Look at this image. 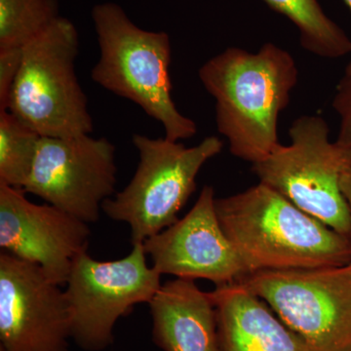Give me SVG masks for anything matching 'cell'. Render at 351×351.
Here are the masks:
<instances>
[{
  "instance_id": "2e32d148",
  "label": "cell",
  "mask_w": 351,
  "mask_h": 351,
  "mask_svg": "<svg viewBox=\"0 0 351 351\" xmlns=\"http://www.w3.org/2000/svg\"><path fill=\"white\" fill-rule=\"evenodd\" d=\"M40 138L13 113L0 110V184L24 189L34 169Z\"/></svg>"
},
{
  "instance_id": "7402d4cb",
  "label": "cell",
  "mask_w": 351,
  "mask_h": 351,
  "mask_svg": "<svg viewBox=\"0 0 351 351\" xmlns=\"http://www.w3.org/2000/svg\"><path fill=\"white\" fill-rule=\"evenodd\" d=\"M351 351V350H350Z\"/></svg>"
},
{
  "instance_id": "9c48e42d",
  "label": "cell",
  "mask_w": 351,
  "mask_h": 351,
  "mask_svg": "<svg viewBox=\"0 0 351 351\" xmlns=\"http://www.w3.org/2000/svg\"><path fill=\"white\" fill-rule=\"evenodd\" d=\"M117 149L90 134L41 137L38 156L23 191L84 223L100 219L103 204L115 195Z\"/></svg>"
},
{
  "instance_id": "4fadbf2b",
  "label": "cell",
  "mask_w": 351,
  "mask_h": 351,
  "mask_svg": "<svg viewBox=\"0 0 351 351\" xmlns=\"http://www.w3.org/2000/svg\"><path fill=\"white\" fill-rule=\"evenodd\" d=\"M152 341L163 351H221L216 308L195 280L162 284L149 304Z\"/></svg>"
},
{
  "instance_id": "6da1fadb",
  "label": "cell",
  "mask_w": 351,
  "mask_h": 351,
  "mask_svg": "<svg viewBox=\"0 0 351 351\" xmlns=\"http://www.w3.org/2000/svg\"><path fill=\"white\" fill-rule=\"evenodd\" d=\"M198 76L216 101L217 129L233 156L255 164L280 145L279 117L299 80L287 50L271 43L256 53L228 47L205 62Z\"/></svg>"
},
{
  "instance_id": "52a82bcc",
  "label": "cell",
  "mask_w": 351,
  "mask_h": 351,
  "mask_svg": "<svg viewBox=\"0 0 351 351\" xmlns=\"http://www.w3.org/2000/svg\"><path fill=\"white\" fill-rule=\"evenodd\" d=\"M126 257L95 260L76 256L64 289L71 318V339L84 351H103L114 341V328L136 306L152 302L161 285L147 263L143 243L132 244Z\"/></svg>"
},
{
  "instance_id": "ffe728a7",
  "label": "cell",
  "mask_w": 351,
  "mask_h": 351,
  "mask_svg": "<svg viewBox=\"0 0 351 351\" xmlns=\"http://www.w3.org/2000/svg\"><path fill=\"white\" fill-rule=\"evenodd\" d=\"M341 189L345 196L346 202H348V208H350L351 215V170L346 171L343 173L341 180Z\"/></svg>"
},
{
  "instance_id": "ac0fdd59",
  "label": "cell",
  "mask_w": 351,
  "mask_h": 351,
  "mask_svg": "<svg viewBox=\"0 0 351 351\" xmlns=\"http://www.w3.org/2000/svg\"><path fill=\"white\" fill-rule=\"evenodd\" d=\"M332 108L339 117V129L337 142L351 147V64L346 66L332 100Z\"/></svg>"
},
{
  "instance_id": "7c38bea8",
  "label": "cell",
  "mask_w": 351,
  "mask_h": 351,
  "mask_svg": "<svg viewBox=\"0 0 351 351\" xmlns=\"http://www.w3.org/2000/svg\"><path fill=\"white\" fill-rule=\"evenodd\" d=\"M23 189L0 184V248L38 265L52 282L66 285L76 256L86 251L88 223L59 208L36 204Z\"/></svg>"
},
{
  "instance_id": "5b68a950",
  "label": "cell",
  "mask_w": 351,
  "mask_h": 351,
  "mask_svg": "<svg viewBox=\"0 0 351 351\" xmlns=\"http://www.w3.org/2000/svg\"><path fill=\"white\" fill-rule=\"evenodd\" d=\"M138 152L137 169L130 182L103 204L110 219L130 226L132 244L169 228L196 191V178L207 161L218 156L223 142L210 136L186 147L166 138L134 134Z\"/></svg>"
},
{
  "instance_id": "5bb4252c",
  "label": "cell",
  "mask_w": 351,
  "mask_h": 351,
  "mask_svg": "<svg viewBox=\"0 0 351 351\" xmlns=\"http://www.w3.org/2000/svg\"><path fill=\"white\" fill-rule=\"evenodd\" d=\"M210 295L221 351H314L241 283L216 287Z\"/></svg>"
},
{
  "instance_id": "d6986e66",
  "label": "cell",
  "mask_w": 351,
  "mask_h": 351,
  "mask_svg": "<svg viewBox=\"0 0 351 351\" xmlns=\"http://www.w3.org/2000/svg\"><path fill=\"white\" fill-rule=\"evenodd\" d=\"M22 61L23 47L0 49V110H7L11 90Z\"/></svg>"
},
{
  "instance_id": "44dd1931",
  "label": "cell",
  "mask_w": 351,
  "mask_h": 351,
  "mask_svg": "<svg viewBox=\"0 0 351 351\" xmlns=\"http://www.w3.org/2000/svg\"><path fill=\"white\" fill-rule=\"evenodd\" d=\"M343 1L346 2V5L348 6V8H350L351 11V0H343ZM350 64H351V61Z\"/></svg>"
},
{
  "instance_id": "3957f363",
  "label": "cell",
  "mask_w": 351,
  "mask_h": 351,
  "mask_svg": "<svg viewBox=\"0 0 351 351\" xmlns=\"http://www.w3.org/2000/svg\"><path fill=\"white\" fill-rule=\"evenodd\" d=\"M91 17L100 47L93 82L162 124L168 140L193 137L195 122L179 112L171 94L169 34L141 29L114 2L96 4Z\"/></svg>"
},
{
  "instance_id": "ba28073f",
  "label": "cell",
  "mask_w": 351,
  "mask_h": 351,
  "mask_svg": "<svg viewBox=\"0 0 351 351\" xmlns=\"http://www.w3.org/2000/svg\"><path fill=\"white\" fill-rule=\"evenodd\" d=\"M314 351L351 350V263L252 272L240 281Z\"/></svg>"
},
{
  "instance_id": "30bf717a",
  "label": "cell",
  "mask_w": 351,
  "mask_h": 351,
  "mask_svg": "<svg viewBox=\"0 0 351 351\" xmlns=\"http://www.w3.org/2000/svg\"><path fill=\"white\" fill-rule=\"evenodd\" d=\"M64 290L34 263L0 254V351H69Z\"/></svg>"
},
{
  "instance_id": "8fae6325",
  "label": "cell",
  "mask_w": 351,
  "mask_h": 351,
  "mask_svg": "<svg viewBox=\"0 0 351 351\" xmlns=\"http://www.w3.org/2000/svg\"><path fill=\"white\" fill-rule=\"evenodd\" d=\"M215 201L214 189L205 186L184 218L143 243L159 274L205 279L216 287L239 283L249 274L221 228Z\"/></svg>"
},
{
  "instance_id": "7a4b0ae2",
  "label": "cell",
  "mask_w": 351,
  "mask_h": 351,
  "mask_svg": "<svg viewBox=\"0 0 351 351\" xmlns=\"http://www.w3.org/2000/svg\"><path fill=\"white\" fill-rule=\"evenodd\" d=\"M215 206L223 232L249 274L351 263L350 237L262 182L237 195L216 198Z\"/></svg>"
},
{
  "instance_id": "8992f818",
  "label": "cell",
  "mask_w": 351,
  "mask_h": 351,
  "mask_svg": "<svg viewBox=\"0 0 351 351\" xmlns=\"http://www.w3.org/2000/svg\"><path fill=\"white\" fill-rule=\"evenodd\" d=\"M326 120L302 115L289 129L291 144L279 145L252 164L258 181L276 189L295 206L351 239V215L341 189L351 170V147L331 142Z\"/></svg>"
},
{
  "instance_id": "277c9868",
  "label": "cell",
  "mask_w": 351,
  "mask_h": 351,
  "mask_svg": "<svg viewBox=\"0 0 351 351\" xmlns=\"http://www.w3.org/2000/svg\"><path fill=\"white\" fill-rule=\"evenodd\" d=\"M78 50L77 29L64 17L23 47L7 110L41 137H75L93 131L88 99L76 75Z\"/></svg>"
},
{
  "instance_id": "e0dca14e",
  "label": "cell",
  "mask_w": 351,
  "mask_h": 351,
  "mask_svg": "<svg viewBox=\"0 0 351 351\" xmlns=\"http://www.w3.org/2000/svg\"><path fill=\"white\" fill-rule=\"evenodd\" d=\"M61 17L59 0H0V49L24 47Z\"/></svg>"
},
{
  "instance_id": "9a60e30c",
  "label": "cell",
  "mask_w": 351,
  "mask_h": 351,
  "mask_svg": "<svg viewBox=\"0 0 351 351\" xmlns=\"http://www.w3.org/2000/svg\"><path fill=\"white\" fill-rule=\"evenodd\" d=\"M282 14L299 31L304 50L324 59H339L351 53V39L323 11L317 0H263Z\"/></svg>"
}]
</instances>
